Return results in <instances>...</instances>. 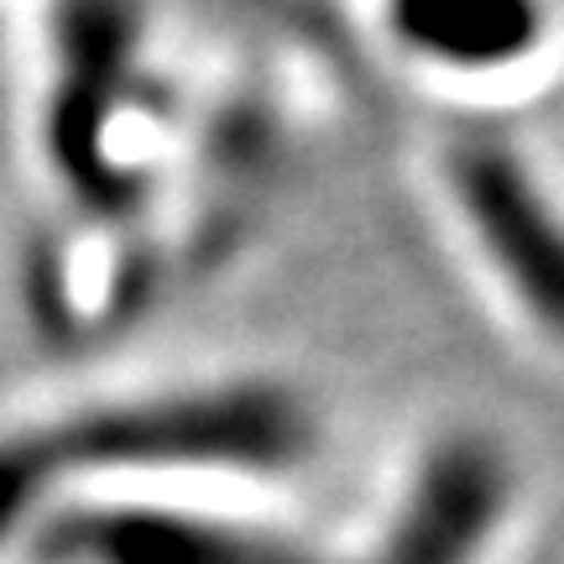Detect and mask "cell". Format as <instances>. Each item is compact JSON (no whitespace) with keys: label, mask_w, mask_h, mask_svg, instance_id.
I'll use <instances>...</instances> for the list:
<instances>
[{"label":"cell","mask_w":564,"mask_h":564,"mask_svg":"<svg viewBox=\"0 0 564 564\" xmlns=\"http://www.w3.org/2000/svg\"><path fill=\"white\" fill-rule=\"evenodd\" d=\"M387 42L440 74H512L544 53L549 0H377Z\"/></svg>","instance_id":"8992f818"},{"label":"cell","mask_w":564,"mask_h":564,"mask_svg":"<svg viewBox=\"0 0 564 564\" xmlns=\"http://www.w3.org/2000/svg\"><path fill=\"white\" fill-rule=\"evenodd\" d=\"M449 194L512 303L564 345V209L507 137L470 131L449 147Z\"/></svg>","instance_id":"3957f363"},{"label":"cell","mask_w":564,"mask_h":564,"mask_svg":"<svg viewBox=\"0 0 564 564\" xmlns=\"http://www.w3.org/2000/svg\"><path fill=\"white\" fill-rule=\"evenodd\" d=\"M141 84V6L137 0H53L47 17V162L95 215H121L137 199L110 137Z\"/></svg>","instance_id":"7a4b0ae2"},{"label":"cell","mask_w":564,"mask_h":564,"mask_svg":"<svg viewBox=\"0 0 564 564\" xmlns=\"http://www.w3.org/2000/svg\"><path fill=\"white\" fill-rule=\"evenodd\" d=\"M42 564H340L293 533L173 507H74L37 528Z\"/></svg>","instance_id":"277c9868"},{"label":"cell","mask_w":564,"mask_h":564,"mask_svg":"<svg viewBox=\"0 0 564 564\" xmlns=\"http://www.w3.org/2000/svg\"><path fill=\"white\" fill-rule=\"evenodd\" d=\"M319 444L314 413L293 387L225 382L105 403L47 429L0 440V544L68 476L100 470H299Z\"/></svg>","instance_id":"6da1fadb"},{"label":"cell","mask_w":564,"mask_h":564,"mask_svg":"<svg viewBox=\"0 0 564 564\" xmlns=\"http://www.w3.org/2000/svg\"><path fill=\"white\" fill-rule=\"evenodd\" d=\"M518 497L512 455L491 434H444L429 444L366 564H476L502 533Z\"/></svg>","instance_id":"5b68a950"}]
</instances>
